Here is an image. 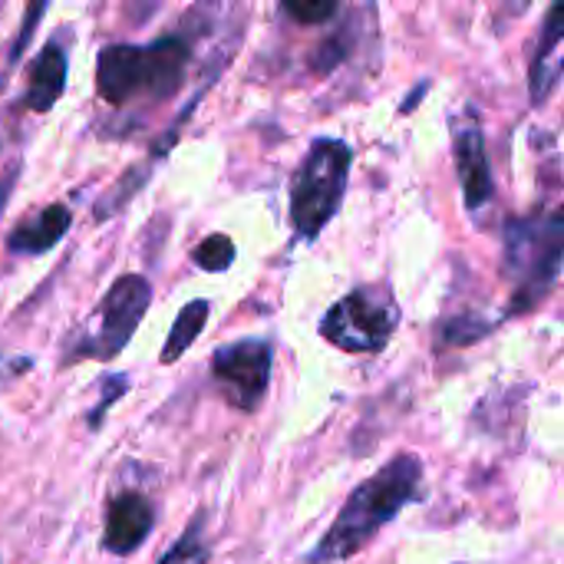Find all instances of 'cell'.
Instances as JSON below:
<instances>
[{
	"label": "cell",
	"mask_w": 564,
	"mask_h": 564,
	"mask_svg": "<svg viewBox=\"0 0 564 564\" xmlns=\"http://www.w3.org/2000/svg\"><path fill=\"white\" fill-rule=\"evenodd\" d=\"M420 482H423V463L413 453L390 459L383 469H377L350 492L330 532L321 539V545L311 552L307 562H347L357 552H364L380 535V529H387L416 499Z\"/></svg>",
	"instance_id": "cell-1"
},
{
	"label": "cell",
	"mask_w": 564,
	"mask_h": 564,
	"mask_svg": "<svg viewBox=\"0 0 564 564\" xmlns=\"http://www.w3.org/2000/svg\"><path fill=\"white\" fill-rule=\"evenodd\" d=\"M192 46L182 36H162L149 46H106L96 63L99 96L112 106H126L135 96L169 99L178 93Z\"/></svg>",
	"instance_id": "cell-2"
},
{
	"label": "cell",
	"mask_w": 564,
	"mask_h": 564,
	"mask_svg": "<svg viewBox=\"0 0 564 564\" xmlns=\"http://www.w3.org/2000/svg\"><path fill=\"white\" fill-rule=\"evenodd\" d=\"M564 248L562 212H539L529 218H516L506 228V274L512 278V304L509 314L535 311L558 281Z\"/></svg>",
	"instance_id": "cell-3"
},
{
	"label": "cell",
	"mask_w": 564,
	"mask_h": 564,
	"mask_svg": "<svg viewBox=\"0 0 564 564\" xmlns=\"http://www.w3.org/2000/svg\"><path fill=\"white\" fill-rule=\"evenodd\" d=\"M354 152L344 139H317L291 178V221L301 238H317L337 215Z\"/></svg>",
	"instance_id": "cell-4"
},
{
	"label": "cell",
	"mask_w": 564,
	"mask_h": 564,
	"mask_svg": "<svg viewBox=\"0 0 564 564\" xmlns=\"http://www.w3.org/2000/svg\"><path fill=\"white\" fill-rule=\"evenodd\" d=\"M400 324V307L383 288H357L340 297L321 321V334L350 354H373L393 337Z\"/></svg>",
	"instance_id": "cell-5"
},
{
	"label": "cell",
	"mask_w": 564,
	"mask_h": 564,
	"mask_svg": "<svg viewBox=\"0 0 564 564\" xmlns=\"http://www.w3.org/2000/svg\"><path fill=\"white\" fill-rule=\"evenodd\" d=\"M152 304V288L142 274H122L102 297L99 304V330L86 340L76 344V350L66 357L79 360V357H93V360H112L116 354L126 350V344L132 340L135 327L142 324L145 311Z\"/></svg>",
	"instance_id": "cell-6"
},
{
	"label": "cell",
	"mask_w": 564,
	"mask_h": 564,
	"mask_svg": "<svg viewBox=\"0 0 564 564\" xmlns=\"http://www.w3.org/2000/svg\"><path fill=\"white\" fill-rule=\"evenodd\" d=\"M274 370V347L268 340H235L212 357L215 380L228 390V403L251 413L261 406Z\"/></svg>",
	"instance_id": "cell-7"
},
{
	"label": "cell",
	"mask_w": 564,
	"mask_h": 564,
	"mask_svg": "<svg viewBox=\"0 0 564 564\" xmlns=\"http://www.w3.org/2000/svg\"><path fill=\"white\" fill-rule=\"evenodd\" d=\"M453 152H456V172L463 182V195H466V208L479 212L482 205L492 202L496 195V182H492V165L486 155V139L476 126H456L453 135Z\"/></svg>",
	"instance_id": "cell-8"
},
{
	"label": "cell",
	"mask_w": 564,
	"mask_h": 564,
	"mask_svg": "<svg viewBox=\"0 0 564 564\" xmlns=\"http://www.w3.org/2000/svg\"><path fill=\"white\" fill-rule=\"evenodd\" d=\"M155 512L145 496L139 492H122L109 502L106 512V532H102V549L112 555H132L152 532Z\"/></svg>",
	"instance_id": "cell-9"
},
{
	"label": "cell",
	"mask_w": 564,
	"mask_h": 564,
	"mask_svg": "<svg viewBox=\"0 0 564 564\" xmlns=\"http://www.w3.org/2000/svg\"><path fill=\"white\" fill-rule=\"evenodd\" d=\"M66 66H69V53H66L63 40L53 36V40L40 50V56L33 59V66H30L23 106L33 109V112L53 109V102H56V99L63 96V89H66Z\"/></svg>",
	"instance_id": "cell-10"
},
{
	"label": "cell",
	"mask_w": 564,
	"mask_h": 564,
	"mask_svg": "<svg viewBox=\"0 0 564 564\" xmlns=\"http://www.w3.org/2000/svg\"><path fill=\"white\" fill-rule=\"evenodd\" d=\"M562 17V7L555 3L545 17V30H542V43H539V53L532 59V76H529V96H532V106H545V99L555 93L558 86V76H562V33L564 26L558 23Z\"/></svg>",
	"instance_id": "cell-11"
},
{
	"label": "cell",
	"mask_w": 564,
	"mask_h": 564,
	"mask_svg": "<svg viewBox=\"0 0 564 564\" xmlns=\"http://www.w3.org/2000/svg\"><path fill=\"white\" fill-rule=\"evenodd\" d=\"M69 225H73L69 208L66 205H50L36 218H30V221H23L20 228L10 231L7 251H13V254H43L53 245H59V238L69 231Z\"/></svg>",
	"instance_id": "cell-12"
},
{
	"label": "cell",
	"mask_w": 564,
	"mask_h": 564,
	"mask_svg": "<svg viewBox=\"0 0 564 564\" xmlns=\"http://www.w3.org/2000/svg\"><path fill=\"white\" fill-rule=\"evenodd\" d=\"M208 314H212V304L208 301H188L182 311H178V317H175V324H172V330H169V337H165V347H162V364H175L192 344H195V337L205 330V324H208Z\"/></svg>",
	"instance_id": "cell-13"
},
{
	"label": "cell",
	"mask_w": 564,
	"mask_h": 564,
	"mask_svg": "<svg viewBox=\"0 0 564 564\" xmlns=\"http://www.w3.org/2000/svg\"><path fill=\"white\" fill-rule=\"evenodd\" d=\"M205 516H195L192 525L185 529V535L162 555L159 564H205L208 562V545H205Z\"/></svg>",
	"instance_id": "cell-14"
},
{
	"label": "cell",
	"mask_w": 564,
	"mask_h": 564,
	"mask_svg": "<svg viewBox=\"0 0 564 564\" xmlns=\"http://www.w3.org/2000/svg\"><path fill=\"white\" fill-rule=\"evenodd\" d=\"M235 261V241L228 235H208L198 248H195V264L208 274L228 271Z\"/></svg>",
	"instance_id": "cell-15"
},
{
	"label": "cell",
	"mask_w": 564,
	"mask_h": 564,
	"mask_svg": "<svg viewBox=\"0 0 564 564\" xmlns=\"http://www.w3.org/2000/svg\"><path fill=\"white\" fill-rule=\"evenodd\" d=\"M284 13L301 20V23H327L337 13V3H330V0H321V3H294V0H288Z\"/></svg>",
	"instance_id": "cell-16"
},
{
	"label": "cell",
	"mask_w": 564,
	"mask_h": 564,
	"mask_svg": "<svg viewBox=\"0 0 564 564\" xmlns=\"http://www.w3.org/2000/svg\"><path fill=\"white\" fill-rule=\"evenodd\" d=\"M126 390H129V380H126L122 373H109V377L102 380V400H99V406L89 413V426H93V430H99L102 413H106V410H109V406H112Z\"/></svg>",
	"instance_id": "cell-17"
},
{
	"label": "cell",
	"mask_w": 564,
	"mask_h": 564,
	"mask_svg": "<svg viewBox=\"0 0 564 564\" xmlns=\"http://www.w3.org/2000/svg\"><path fill=\"white\" fill-rule=\"evenodd\" d=\"M17 178H20V165L13 162V165L0 175V215H3V208H7V202H10V195H13Z\"/></svg>",
	"instance_id": "cell-18"
}]
</instances>
